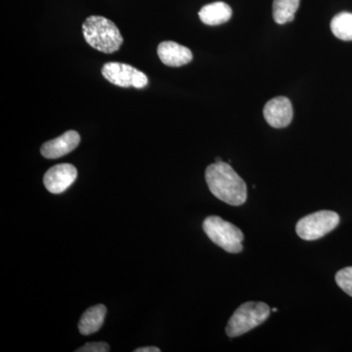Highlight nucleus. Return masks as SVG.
Masks as SVG:
<instances>
[{"label": "nucleus", "instance_id": "nucleus-1", "mask_svg": "<svg viewBox=\"0 0 352 352\" xmlns=\"http://www.w3.org/2000/svg\"><path fill=\"white\" fill-rule=\"evenodd\" d=\"M206 182L212 195L228 205L238 207L247 201V185L230 164L223 161L210 164Z\"/></svg>", "mask_w": 352, "mask_h": 352}, {"label": "nucleus", "instance_id": "nucleus-2", "mask_svg": "<svg viewBox=\"0 0 352 352\" xmlns=\"http://www.w3.org/2000/svg\"><path fill=\"white\" fill-rule=\"evenodd\" d=\"M85 41L103 53L116 52L124 43L122 34L112 21L102 16H90L82 24Z\"/></svg>", "mask_w": 352, "mask_h": 352}, {"label": "nucleus", "instance_id": "nucleus-3", "mask_svg": "<svg viewBox=\"0 0 352 352\" xmlns=\"http://www.w3.org/2000/svg\"><path fill=\"white\" fill-rule=\"evenodd\" d=\"M271 314L270 307L261 302L243 303L234 312L226 326L229 338L239 337L263 324Z\"/></svg>", "mask_w": 352, "mask_h": 352}, {"label": "nucleus", "instance_id": "nucleus-4", "mask_svg": "<svg viewBox=\"0 0 352 352\" xmlns=\"http://www.w3.org/2000/svg\"><path fill=\"white\" fill-rule=\"evenodd\" d=\"M203 229L208 237L224 251L230 254H238L243 251L244 234L230 222L217 215H212L204 220Z\"/></svg>", "mask_w": 352, "mask_h": 352}, {"label": "nucleus", "instance_id": "nucleus-5", "mask_svg": "<svg viewBox=\"0 0 352 352\" xmlns=\"http://www.w3.org/2000/svg\"><path fill=\"white\" fill-rule=\"evenodd\" d=\"M340 223V217L332 210H319L298 220L296 231L305 241L320 239L333 231Z\"/></svg>", "mask_w": 352, "mask_h": 352}, {"label": "nucleus", "instance_id": "nucleus-6", "mask_svg": "<svg viewBox=\"0 0 352 352\" xmlns=\"http://www.w3.org/2000/svg\"><path fill=\"white\" fill-rule=\"evenodd\" d=\"M102 75L109 82L120 87L144 88L148 85V78L143 72L133 68L131 65L110 62L102 68Z\"/></svg>", "mask_w": 352, "mask_h": 352}, {"label": "nucleus", "instance_id": "nucleus-7", "mask_svg": "<svg viewBox=\"0 0 352 352\" xmlns=\"http://www.w3.org/2000/svg\"><path fill=\"white\" fill-rule=\"evenodd\" d=\"M76 177H78V170L73 164H56L46 171L44 175V186L50 193L61 194L74 184Z\"/></svg>", "mask_w": 352, "mask_h": 352}, {"label": "nucleus", "instance_id": "nucleus-8", "mask_svg": "<svg viewBox=\"0 0 352 352\" xmlns=\"http://www.w3.org/2000/svg\"><path fill=\"white\" fill-rule=\"evenodd\" d=\"M263 116L270 126L274 129H284L293 120V106L287 97H275L264 106Z\"/></svg>", "mask_w": 352, "mask_h": 352}, {"label": "nucleus", "instance_id": "nucleus-9", "mask_svg": "<svg viewBox=\"0 0 352 352\" xmlns=\"http://www.w3.org/2000/svg\"><path fill=\"white\" fill-rule=\"evenodd\" d=\"M80 142V136L76 131L65 132L59 138L44 143L41 148V155L46 159H58L74 151Z\"/></svg>", "mask_w": 352, "mask_h": 352}, {"label": "nucleus", "instance_id": "nucleus-10", "mask_svg": "<svg viewBox=\"0 0 352 352\" xmlns=\"http://www.w3.org/2000/svg\"><path fill=\"white\" fill-rule=\"evenodd\" d=\"M157 55L164 65L168 67H182L193 60L189 48L175 41H164L157 46Z\"/></svg>", "mask_w": 352, "mask_h": 352}, {"label": "nucleus", "instance_id": "nucleus-11", "mask_svg": "<svg viewBox=\"0 0 352 352\" xmlns=\"http://www.w3.org/2000/svg\"><path fill=\"white\" fill-rule=\"evenodd\" d=\"M232 9L226 2L217 1L201 7L199 17L204 24L219 25L228 22L232 17Z\"/></svg>", "mask_w": 352, "mask_h": 352}, {"label": "nucleus", "instance_id": "nucleus-12", "mask_svg": "<svg viewBox=\"0 0 352 352\" xmlns=\"http://www.w3.org/2000/svg\"><path fill=\"white\" fill-rule=\"evenodd\" d=\"M106 314L107 308L104 305L88 308L78 322L80 333L83 336H89L98 332L105 321Z\"/></svg>", "mask_w": 352, "mask_h": 352}, {"label": "nucleus", "instance_id": "nucleus-13", "mask_svg": "<svg viewBox=\"0 0 352 352\" xmlns=\"http://www.w3.org/2000/svg\"><path fill=\"white\" fill-rule=\"evenodd\" d=\"M300 0H274L273 19L279 25L287 24L295 19Z\"/></svg>", "mask_w": 352, "mask_h": 352}, {"label": "nucleus", "instance_id": "nucleus-14", "mask_svg": "<svg viewBox=\"0 0 352 352\" xmlns=\"http://www.w3.org/2000/svg\"><path fill=\"white\" fill-rule=\"evenodd\" d=\"M331 31L336 38L344 41H352V13L342 12L331 22Z\"/></svg>", "mask_w": 352, "mask_h": 352}, {"label": "nucleus", "instance_id": "nucleus-15", "mask_svg": "<svg viewBox=\"0 0 352 352\" xmlns=\"http://www.w3.org/2000/svg\"><path fill=\"white\" fill-rule=\"evenodd\" d=\"M336 282L344 293L352 298V267L342 268L338 271Z\"/></svg>", "mask_w": 352, "mask_h": 352}, {"label": "nucleus", "instance_id": "nucleus-16", "mask_svg": "<svg viewBox=\"0 0 352 352\" xmlns=\"http://www.w3.org/2000/svg\"><path fill=\"white\" fill-rule=\"evenodd\" d=\"M110 351V346L106 342H87L85 346L76 349V352H108Z\"/></svg>", "mask_w": 352, "mask_h": 352}, {"label": "nucleus", "instance_id": "nucleus-17", "mask_svg": "<svg viewBox=\"0 0 352 352\" xmlns=\"http://www.w3.org/2000/svg\"><path fill=\"white\" fill-rule=\"evenodd\" d=\"M161 349H157L156 346H145V347H139V349H136L134 352H160Z\"/></svg>", "mask_w": 352, "mask_h": 352}, {"label": "nucleus", "instance_id": "nucleus-18", "mask_svg": "<svg viewBox=\"0 0 352 352\" xmlns=\"http://www.w3.org/2000/svg\"><path fill=\"white\" fill-rule=\"evenodd\" d=\"M271 312H277V308H272V309H271Z\"/></svg>", "mask_w": 352, "mask_h": 352}]
</instances>
